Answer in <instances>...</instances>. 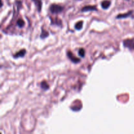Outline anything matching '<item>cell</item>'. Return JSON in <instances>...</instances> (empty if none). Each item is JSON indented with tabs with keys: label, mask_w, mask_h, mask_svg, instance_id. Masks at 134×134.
I'll return each mask as SVG.
<instances>
[{
	"label": "cell",
	"mask_w": 134,
	"mask_h": 134,
	"mask_svg": "<svg viewBox=\"0 0 134 134\" xmlns=\"http://www.w3.org/2000/svg\"><path fill=\"white\" fill-rule=\"evenodd\" d=\"M133 13L132 11H130L128 13H124V14H119L118 15L116 16V18H127V17H130V16L131 15V14Z\"/></svg>",
	"instance_id": "cell-8"
},
{
	"label": "cell",
	"mask_w": 134,
	"mask_h": 134,
	"mask_svg": "<svg viewBox=\"0 0 134 134\" xmlns=\"http://www.w3.org/2000/svg\"><path fill=\"white\" fill-rule=\"evenodd\" d=\"M17 24L19 28H23V27L24 26V25H25V22H24L22 18H20V19H18V20H17Z\"/></svg>",
	"instance_id": "cell-11"
},
{
	"label": "cell",
	"mask_w": 134,
	"mask_h": 134,
	"mask_svg": "<svg viewBox=\"0 0 134 134\" xmlns=\"http://www.w3.org/2000/svg\"><path fill=\"white\" fill-rule=\"evenodd\" d=\"M83 21H79V22H77L75 24V29H77V30H80L83 28Z\"/></svg>",
	"instance_id": "cell-10"
},
{
	"label": "cell",
	"mask_w": 134,
	"mask_h": 134,
	"mask_svg": "<svg viewBox=\"0 0 134 134\" xmlns=\"http://www.w3.org/2000/svg\"><path fill=\"white\" fill-rule=\"evenodd\" d=\"M67 56H68V58L72 62L74 63V64H78V63H79L80 62V59L79 58H77L70 50H68L67 52Z\"/></svg>",
	"instance_id": "cell-3"
},
{
	"label": "cell",
	"mask_w": 134,
	"mask_h": 134,
	"mask_svg": "<svg viewBox=\"0 0 134 134\" xmlns=\"http://www.w3.org/2000/svg\"><path fill=\"white\" fill-rule=\"evenodd\" d=\"M85 53H86V52H85V50H84V48H81L79 50V55L80 57H82V58L85 56Z\"/></svg>",
	"instance_id": "cell-13"
},
{
	"label": "cell",
	"mask_w": 134,
	"mask_h": 134,
	"mask_svg": "<svg viewBox=\"0 0 134 134\" xmlns=\"http://www.w3.org/2000/svg\"><path fill=\"white\" fill-rule=\"evenodd\" d=\"M49 85H48V83H47L46 81H43L41 82V88L42 89H43V90H48L49 89Z\"/></svg>",
	"instance_id": "cell-9"
},
{
	"label": "cell",
	"mask_w": 134,
	"mask_h": 134,
	"mask_svg": "<svg viewBox=\"0 0 134 134\" xmlns=\"http://www.w3.org/2000/svg\"><path fill=\"white\" fill-rule=\"evenodd\" d=\"M49 35L48 32L47 31L44 30V29H42L41 30V39H45L46 38H47Z\"/></svg>",
	"instance_id": "cell-12"
},
{
	"label": "cell",
	"mask_w": 134,
	"mask_h": 134,
	"mask_svg": "<svg viewBox=\"0 0 134 134\" xmlns=\"http://www.w3.org/2000/svg\"><path fill=\"white\" fill-rule=\"evenodd\" d=\"M26 53V51L25 49H22V50H20L19 52L16 53L15 54L13 55V57L14 58H21V57H24L25 56Z\"/></svg>",
	"instance_id": "cell-6"
},
{
	"label": "cell",
	"mask_w": 134,
	"mask_h": 134,
	"mask_svg": "<svg viewBox=\"0 0 134 134\" xmlns=\"http://www.w3.org/2000/svg\"><path fill=\"white\" fill-rule=\"evenodd\" d=\"M33 3H35V6L37 7L38 12H40L42 8V1L41 0H32Z\"/></svg>",
	"instance_id": "cell-7"
},
{
	"label": "cell",
	"mask_w": 134,
	"mask_h": 134,
	"mask_svg": "<svg viewBox=\"0 0 134 134\" xmlns=\"http://www.w3.org/2000/svg\"><path fill=\"white\" fill-rule=\"evenodd\" d=\"M123 44L126 48H129L130 50H134V38L132 39H126L124 40Z\"/></svg>",
	"instance_id": "cell-2"
},
{
	"label": "cell",
	"mask_w": 134,
	"mask_h": 134,
	"mask_svg": "<svg viewBox=\"0 0 134 134\" xmlns=\"http://www.w3.org/2000/svg\"><path fill=\"white\" fill-rule=\"evenodd\" d=\"M111 5V1L109 0H103L101 3V6L103 9H107Z\"/></svg>",
	"instance_id": "cell-5"
},
{
	"label": "cell",
	"mask_w": 134,
	"mask_h": 134,
	"mask_svg": "<svg viewBox=\"0 0 134 134\" xmlns=\"http://www.w3.org/2000/svg\"><path fill=\"white\" fill-rule=\"evenodd\" d=\"M98 11L96 6L94 5H86L85 7H83L81 9L82 12H88V11Z\"/></svg>",
	"instance_id": "cell-4"
},
{
	"label": "cell",
	"mask_w": 134,
	"mask_h": 134,
	"mask_svg": "<svg viewBox=\"0 0 134 134\" xmlns=\"http://www.w3.org/2000/svg\"><path fill=\"white\" fill-rule=\"evenodd\" d=\"M64 7L63 6L60 5L56 4V3L51 4L50 7H49L50 13H53V14H59V13H62L64 11Z\"/></svg>",
	"instance_id": "cell-1"
},
{
	"label": "cell",
	"mask_w": 134,
	"mask_h": 134,
	"mask_svg": "<svg viewBox=\"0 0 134 134\" xmlns=\"http://www.w3.org/2000/svg\"><path fill=\"white\" fill-rule=\"evenodd\" d=\"M55 22L54 21L51 20V24H56L57 26H61L62 25V21L59 19H55Z\"/></svg>",
	"instance_id": "cell-14"
}]
</instances>
